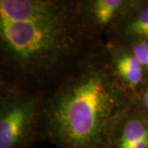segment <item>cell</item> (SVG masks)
<instances>
[{
	"mask_svg": "<svg viewBox=\"0 0 148 148\" xmlns=\"http://www.w3.org/2000/svg\"><path fill=\"white\" fill-rule=\"evenodd\" d=\"M104 48L77 0H0V86L46 94Z\"/></svg>",
	"mask_w": 148,
	"mask_h": 148,
	"instance_id": "1",
	"label": "cell"
},
{
	"mask_svg": "<svg viewBox=\"0 0 148 148\" xmlns=\"http://www.w3.org/2000/svg\"><path fill=\"white\" fill-rule=\"evenodd\" d=\"M132 105L103 49L45 94L42 138L58 148H111L114 127Z\"/></svg>",
	"mask_w": 148,
	"mask_h": 148,
	"instance_id": "2",
	"label": "cell"
},
{
	"mask_svg": "<svg viewBox=\"0 0 148 148\" xmlns=\"http://www.w3.org/2000/svg\"><path fill=\"white\" fill-rule=\"evenodd\" d=\"M45 97L0 86V148H31L42 140Z\"/></svg>",
	"mask_w": 148,
	"mask_h": 148,
	"instance_id": "3",
	"label": "cell"
},
{
	"mask_svg": "<svg viewBox=\"0 0 148 148\" xmlns=\"http://www.w3.org/2000/svg\"><path fill=\"white\" fill-rule=\"evenodd\" d=\"M136 0H77L85 25L105 45L114 39Z\"/></svg>",
	"mask_w": 148,
	"mask_h": 148,
	"instance_id": "4",
	"label": "cell"
},
{
	"mask_svg": "<svg viewBox=\"0 0 148 148\" xmlns=\"http://www.w3.org/2000/svg\"><path fill=\"white\" fill-rule=\"evenodd\" d=\"M104 52L114 77L134 101L148 77L143 66L129 48L115 40L107 43Z\"/></svg>",
	"mask_w": 148,
	"mask_h": 148,
	"instance_id": "5",
	"label": "cell"
},
{
	"mask_svg": "<svg viewBox=\"0 0 148 148\" xmlns=\"http://www.w3.org/2000/svg\"><path fill=\"white\" fill-rule=\"evenodd\" d=\"M111 148H148V119L134 105L117 121Z\"/></svg>",
	"mask_w": 148,
	"mask_h": 148,
	"instance_id": "6",
	"label": "cell"
},
{
	"mask_svg": "<svg viewBox=\"0 0 148 148\" xmlns=\"http://www.w3.org/2000/svg\"><path fill=\"white\" fill-rule=\"evenodd\" d=\"M112 40L124 45L148 40V1H135Z\"/></svg>",
	"mask_w": 148,
	"mask_h": 148,
	"instance_id": "7",
	"label": "cell"
},
{
	"mask_svg": "<svg viewBox=\"0 0 148 148\" xmlns=\"http://www.w3.org/2000/svg\"><path fill=\"white\" fill-rule=\"evenodd\" d=\"M129 48L148 76V40H142L126 45Z\"/></svg>",
	"mask_w": 148,
	"mask_h": 148,
	"instance_id": "8",
	"label": "cell"
},
{
	"mask_svg": "<svg viewBox=\"0 0 148 148\" xmlns=\"http://www.w3.org/2000/svg\"><path fill=\"white\" fill-rule=\"evenodd\" d=\"M133 105L148 119V77L133 101Z\"/></svg>",
	"mask_w": 148,
	"mask_h": 148,
	"instance_id": "9",
	"label": "cell"
}]
</instances>
